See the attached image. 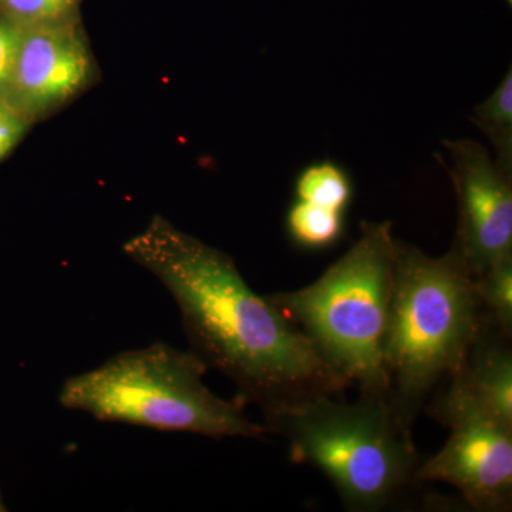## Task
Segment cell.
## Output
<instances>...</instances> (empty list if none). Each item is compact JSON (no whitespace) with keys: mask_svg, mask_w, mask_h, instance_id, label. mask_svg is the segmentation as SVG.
I'll return each instance as SVG.
<instances>
[{"mask_svg":"<svg viewBox=\"0 0 512 512\" xmlns=\"http://www.w3.org/2000/svg\"><path fill=\"white\" fill-rule=\"evenodd\" d=\"M124 252L173 295L192 352L262 413L350 387L220 249L156 217Z\"/></svg>","mask_w":512,"mask_h":512,"instance_id":"6da1fadb","label":"cell"},{"mask_svg":"<svg viewBox=\"0 0 512 512\" xmlns=\"http://www.w3.org/2000/svg\"><path fill=\"white\" fill-rule=\"evenodd\" d=\"M481 318L474 276L456 245L430 256L396 239L383 366L387 406L406 429L456 373Z\"/></svg>","mask_w":512,"mask_h":512,"instance_id":"7a4b0ae2","label":"cell"},{"mask_svg":"<svg viewBox=\"0 0 512 512\" xmlns=\"http://www.w3.org/2000/svg\"><path fill=\"white\" fill-rule=\"evenodd\" d=\"M269 434L288 440L293 463L318 468L349 511L392 507L414 484L421 458L412 430L386 400L343 403L318 396L264 414Z\"/></svg>","mask_w":512,"mask_h":512,"instance_id":"3957f363","label":"cell"},{"mask_svg":"<svg viewBox=\"0 0 512 512\" xmlns=\"http://www.w3.org/2000/svg\"><path fill=\"white\" fill-rule=\"evenodd\" d=\"M396 239L392 221L363 222L352 248L315 282L266 295L350 386L383 400Z\"/></svg>","mask_w":512,"mask_h":512,"instance_id":"277c9868","label":"cell"},{"mask_svg":"<svg viewBox=\"0 0 512 512\" xmlns=\"http://www.w3.org/2000/svg\"><path fill=\"white\" fill-rule=\"evenodd\" d=\"M207 370L192 350L183 352L157 342L119 353L90 372L70 377L60 390L59 403L107 423L211 439H259L269 434L264 424L248 419L242 403L221 399L205 386Z\"/></svg>","mask_w":512,"mask_h":512,"instance_id":"5b68a950","label":"cell"},{"mask_svg":"<svg viewBox=\"0 0 512 512\" xmlns=\"http://www.w3.org/2000/svg\"><path fill=\"white\" fill-rule=\"evenodd\" d=\"M443 146L458 204L453 244L477 278L494 262L512 256V173L477 141L447 140Z\"/></svg>","mask_w":512,"mask_h":512,"instance_id":"8992f818","label":"cell"},{"mask_svg":"<svg viewBox=\"0 0 512 512\" xmlns=\"http://www.w3.org/2000/svg\"><path fill=\"white\" fill-rule=\"evenodd\" d=\"M451 436L436 456L421 461L419 483L457 488L473 510L505 512L512 505V427L487 414L448 419Z\"/></svg>","mask_w":512,"mask_h":512,"instance_id":"52a82bcc","label":"cell"},{"mask_svg":"<svg viewBox=\"0 0 512 512\" xmlns=\"http://www.w3.org/2000/svg\"><path fill=\"white\" fill-rule=\"evenodd\" d=\"M89 52L70 19L23 28L18 59L8 87L23 113L59 106L89 80Z\"/></svg>","mask_w":512,"mask_h":512,"instance_id":"ba28073f","label":"cell"},{"mask_svg":"<svg viewBox=\"0 0 512 512\" xmlns=\"http://www.w3.org/2000/svg\"><path fill=\"white\" fill-rule=\"evenodd\" d=\"M448 382L446 392L431 403V417L443 424L457 414L480 413L512 427L511 336L484 312L463 362Z\"/></svg>","mask_w":512,"mask_h":512,"instance_id":"9c48e42d","label":"cell"},{"mask_svg":"<svg viewBox=\"0 0 512 512\" xmlns=\"http://www.w3.org/2000/svg\"><path fill=\"white\" fill-rule=\"evenodd\" d=\"M471 121L490 141L494 160L512 173V70L508 67L503 80L490 96L474 109Z\"/></svg>","mask_w":512,"mask_h":512,"instance_id":"30bf717a","label":"cell"},{"mask_svg":"<svg viewBox=\"0 0 512 512\" xmlns=\"http://www.w3.org/2000/svg\"><path fill=\"white\" fill-rule=\"evenodd\" d=\"M295 194L296 200L345 214L352 201V181L338 164L322 161L309 165L299 174Z\"/></svg>","mask_w":512,"mask_h":512,"instance_id":"8fae6325","label":"cell"},{"mask_svg":"<svg viewBox=\"0 0 512 512\" xmlns=\"http://www.w3.org/2000/svg\"><path fill=\"white\" fill-rule=\"evenodd\" d=\"M286 228H288L289 237L299 247L328 248L342 237L343 214L296 200L295 204L289 208Z\"/></svg>","mask_w":512,"mask_h":512,"instance_id":"7c38bea8","label":"cell"},{"mask_svg":"<svg viewBox=\"0 0 512 512\" xmlns=\"http://www.w3.org/2000/svg\"><path fill=\"white\" fill-rule=\"evenodd\" d=\"M474 289L485 315L512 336V256L494 262L474 278Z\"/></svg>","mask_w":512,"mask_h":512,"instance_id":"4fadbf2b","label":"cell"},{"mask_svg":"<svg viewBox=\"0 0 512 512\" xmlns=\"http://www.w3.org/2000/svg\"><path fill=\"white\" fill-rule=\"evenodd\" d=\"M77 0H0V13L22 28L69 19Z\"/></svg>","mask_w":512,"mask_h":512,"instance_id":"5bb4252c","label":"cell"},{"mask_svg":"<svg viewBox=\"0 0 512 512\" xmlns=\"http://www.w3.org/2000/svg\"><path fill=\"white\" fill-rule=\"evenodd\" d=\"M22 33V26L16 25L13 20L0 13V93L8 92Z\"/></svg>","mask_w":512,"mask_h":512,"instance_id":"9a60e30c","label":"cell"},{"mask_svg":"<svg viewBox=\"0 0 512 512\" xmlns=\"http://www.w3.org/2000/svg\"><path fill=\"white\" fill-rule=\"evenodd\" d=\"M26 130V114L0 93V160L8 156Z\"/></svg>","mask_w":512,"mask_h":512,"instance_id":"2e32d148","label":"cell"},{"mask_svg":"<svg viewBox=\"0 0 512 512\" xmlns=\"http://www.w3.org/2000/svg\"><path fill=\"white\" fill-rule=\"evenodd\" d=\"M8 511V508H6L5 503H3L2 494H0V512Z\"/></svg>","mask_w":512,"mask_h":512,"instance_id":"e0dca14e","label":"cell"},{"mask_svg":"<svg viewBox=\"0 0 512 512\" xmlns=\"http://www.w3.org/2000/svg\"><path fill=\"white\" fill-rule=\"evenodd\" d=\"M505 2H507V3H508V5H510V6H511L512 0H505Z\"/></svg>","mask_w":512,"mask_h":512,"instance_id":"ac0fdd59","label":"cell"}]
</instances>
